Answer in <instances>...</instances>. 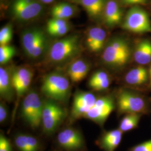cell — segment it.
Instances as JSON below:
<instances>
[{"mask_svg": "<svg viewBox=\"0 0 151 151\" xmlns=\"http://www.w3.org/2000/svg\"><path fill=\"white\" fill-rule=\"evenodd\" d=\"M80 50L79 36L75 34L68 35L55 41L49 46V59L55 64L63 63L76 57Z\"/></svg>", "mask_w": 151, "mask_h": 151, "instance_id": "1", "label": "cell"}, {"mask_svg": "<svg viewBox=\"0 0 151 151\" xmlns=\"http://www.w3.org/2000/svg\"><path fill=\"white\" fill-rule=\"evenodd\" d=\"M21 43L25 54L32 60L40 58L49 47L45 32L38 27L24 30L21 35Z\"/></svg>", "mask_w": 151, "mask_h": 151, "instance_id": "2", "label": "cell"}, {"mask_svg": "<svg viewBox=\"0 0 151 151\" xmlns=\"http://www.w3.org/2000/svg\"><path fill=\"white\" fill-rule=\"evenodd\" d=\"M41 90L52 101H64L67 99L70 90V81L62 73L52 72L44 76Z\"/></svg>", "mask_w": 151, "mask_h": 151, "instance_id": "3", "label": "cell"}, {"mask_svg": "<svg viewBox=\"0 0 151 151\" xmlns=\"http://www.w3.org/2000/svg\"><path fill=\"white\" fill-rule=\"evenodd\" d=\"M130 57L128 43L122 38L111 39L104 49L102 59L110 66L120 67L126 65Z\"/></svg>", "mask_w": 151, "mask_h": 151, "instance_id": "4", "label": "cell"}, {"mask_svg": "<svg viewBox=\"0 0 151 151\" xmlns=\"http://www.w3.org/2000/svg\"><path fill=\"white\" fill-rule=\"evenodd\" d=\"M44 7L39 0H12L10 13L17 21L27 22L40 16Z\"/></svg>", "mask_w": 151, "mask_h": 151, "instance_id": "5", "label": "cell"}, {"mask_svg": "<svg viewBox=\"0 0 151 151\" xmlns=\"http://www.w3.org/2000/svg\"><path fill=\"white\" fill-rule=\"evenodd\" d=\"M122 27L130 32L147 33L151 32V21L147 12L144 9L139 6H134L127 12Z\"/></svg>", "mask_w": 151, "mask_h": 151, "instance_id": "6", "label": "cell"}, {"mask_svg": "<svg viewBox=\"0 0 151 151\" xmlns=\"http://www.w3.org/2000/svg\"><path fill=\"white\" fill-rule=\"evenodd\" d=\"M43 103L35 91L30 92L22 103V115L30 127L35 129L42 123Z\"/></svg>", "mask_w": 151, "mask_h": 151, "instance_id": "7", "label": "cell"}, {"mask_svg": "<svg viewBox=\"0 0 151 151\" xmlns=\"http://www.w3.org/2000/svg\"><path fill=\"white\" fill-rule=\"evenodd\" d=\"M63 108L54 101H47L43 103L42 123L44 131L47 134L54 132L65 118Z\"/></svg>", "mask_w": 151, "mask_h": 151, "instance_id": "8", "label": "cell"}, {"mask_svg": "<svg viewBox=\"0 0 151 151\" xmlns=\"http://www.w3.org/2000/svg\"><path fill=\"white\" fill-rule=\"evenodd\" d=\"M117 104L120 113L138 114L146 109V103L143 98L127 91L121 92L118 95Z\"/></svg>", "mask_w": 151, "mask_h": 151, "instance_id": "9", "label": "cell"}, {"mask_svg": "<svg viewBox=\"0 0 151 151\" xmlns=\"http://www.w3.org/2000/svg\"><path fill=\"white\" fill-rule=\"evenodd\" d=\"M114 108L113 101L110 97H100L96 99L93 106L84 117L96 123H101L108 118Z\"/></svg>", "mask_w": 151, "mask_h": 151, "instance_id": "10", "label": "cell"}, {"mask_svg": "<svg viewBox=\"0 0 151 151\" xmlns=\"http://www.w3.org/2000/svg\"><path fill=\"white\" fill-rule=\"evenodd\" d=\"M95 95L88 92H78L73 99L72 115L74 118L84 117L95 105Z\"/></svg>", "mask_w": 151, "mask_h": 151, "instance_id": "11", "label": "cell"}, {"mask_svg": "<svg viewBox=\"0 0 151 151\" xmlns=\"http://www.w3.org/2000/svg\"><path fill=\"white\" fill-rule=\"evenodd\" d=\"M57 139L60 146L68 151L78 150L84 143L81 133L73 128H67L61 131Z\"/></svg>", "mask_w": 151, "mask_h": 151, "instance_id": "12", "label": "cell"}, {"mask_svg": "<svg viewBox=\"0 0 151 151\" xmlns=\"http://www.w3.org/2000/svg\"><path fill=\"white\" fill-rule=\"evenodd\" d=\"M106 32L101 27H93L88 31L86 44L88 50L97 53L103 50L106 39Z\"/></svg>", "mask_w": 151, "mask_h": 151, "instance_id": "13", "label": "cell"}, {"mask_svg": "<svg viewBox=\"0 0 151 151\" xmlns=\"http://www.w3.org/2000/svg\"><path fill=\"white\" fill-rule=\"evenodd\" d=\"M103 19L109 27H113L122 22L123 12L115 0H108L103 12Z\"/></svg>", "mask_w": 151, "mask_h": 151, "instance_id": "14", "label": "cell"}, {"mask_svg": "<svg viewBox=\"0 0 151 151\" xmlns=\"http://www.w3.org/2000/svg\"><path fill=\"white\" fill-rule=\"evenodd\" d=\"M15 89L12 80L11 70L3 67L0 68V95L2 99L11 101L14 96Z\"/></svg>", "mask_w": 151, "mask_h": 151, "instance_id": "15", "label": "cell"}, {"mask_svg": "<svg viewBox=\"0 0 151 151\" xmlns=\"http://www.w3.org/2000/svg\"><path fill=\"white\" fill-rule=\"evenodd\" d=\"M90 70V65L85 60H76L69 65L67 70L68 76L73 83H78L83 80Z\"/></svg>", "mask_w": 151, "mask_h": 151, "instance_id": "16", "label": "cell"}, {"mask_svg": "<svg viewBox=\"0 0 151 151\" xmlns=\"http://www.w3.org/2000/svg\"><path fill=\"white\" fill-rule=\"evenodd\" d=\"M47 32L53 37H62L70 32V25L68 20L52 18L47 23Z\"/></svg>", "mask_w": 151, "mask_h": 151, "instance_id": "17", "label": "cell"}, {"mask_svg": "<svg viewBox=\"0 0 151 151\" xmlns=\"http://www.w3.org/2000/svg\"><path fill=\"white\" fill-rule=\"evenodd\" d=\"M134 59L139 65H148L151 62V42L145 39L140 41L135 47Z\"/></svg>", "mask_w": 151, "mask_h": 151, "instance_id": "18", "label": "cell"}, {"mask_svg": "<svg viewBox=\"0 0 151 151\" xmlns=\"http://www.w3.org/2000/svg\"><path fill=\"white\" fill-rule=\"evenodd\" d=\"M106 2V0H79L78 2L86 11L88 16L96 19L103 15Z\"/></svg>", "mask_w": 151, "mask_h": 151, "instance_id": "19", "label": "cell"}, {"mask_svg": "<svg viewBox=\"0 0 151 151\" xmlns=\"http://www.w3.org/2000/svg\"><path fill=\"white\" fill-rule=\"evenodd\" d=\"M52 18L68 20L77 13L75 6L67 2H60L53 6L51 9Z\"/></svg>", "mask_w": 151, "mask_h": 151, "instance_id": "20", "label": "cell"}, {"mask_svg": "<svg viewBox=\"0 0 151 151\" xmlns=\"http://www.w3.org/2000/svg\"><path fill=\"white\" fill-rule=\"evenodd\" d=\"M122 134L123 132L119 129L105 133L100 141L102 148L106 151H114L121 142Z\"/></svg>", "mask_w": 151, "mask_h": 151, "instance_id": "21", "label": "cell"}, {"mask_svg": "<svg viewBox=\"0 0 151 151\" xmlns=\"http://www.w3.org/2000/svg\"><path fill=\"white\" fill-rule=\"evenodd\" d=\"M148 74L145 68L139 66L130 70L125 76V81L130 85L139 86L148 80Z\"/></svg>", "mask_w": 151, "mask_h": 151, "instance_id": "22", "label": "cell"}, {"mask_svg": "<svg viewBox=\"0 0 151 151\" xmlns=\"http://www.w3.org/2000/svg\"><path fill=\"white\" fill-rule=\"evenodd\" d=\"M139 120L138 114H128L122 120L119 125V129L122 132H128L137 127Z\"/></svg>", "mask_w": 151, "mask_h": 151, "instance_id": "23", "label": "cell"}, {"mask_svg": "<svg viewBox=\"0 0 151 151\" xmlns=\"http://www.w3.org/2000/svg\"><path fill=\"white\" fill-rule=\"evenodd\" d=\"M16 54V49L11 45H0V63L5 65L8 63Z\"/></svg>", "mask_w": 151, "mask_h": 151, "instance_id": "24", "label": "cell"}, {"mask_svg": "<svg viewBox=\"0 0 151 151\" xmlns=\"http://www.w3.org/2000/svg\"><path fill=\"white\" fill-rule=\"evenodd\" d=\"M13 37V29L11 24H6L0 30V45H9Z\"/></svg>", "mask_w": 151, "mask_h": 151, "instance_id": "25", "label": "cell"}, {"mask_svg": "<svg viewBox=\"0 0 151 151\" xmlns=\"http://www.w3.org/2000/svg\"><path fill=\"white\" fill-rule=\"evenodd\" d=\"M108 78H109V76L106 72L103 70L97 71L94 73L90 78L88 82V85L92 88L93 86L100 83V82L104 81Z\"/></svg>", "mask_w": 151, "mask_h": 151, "instance_id": "26", "label": "cell"}, {"mask_svg": "<svg viewBox=\"0 0 151 151\" xmlns=\"http://www.w3.org/2000/svg\"><path fill=\"white\" fill-rule=\"evenodd\" d=\"M15 143L19 151H29L27 144V135L20 134L16 136Z\"/></svg>", "mask_w": 151, "mask_h": 151, "instance_id": "27", "label": "cell"}, {"mask_svg": "<svg viewBox=\"0 0 151 151\" xmlns=\"http://www.w3.org/2000/svg\"><path fill=\"white\" fill-rule=\"evenodd\" d=\"M27 141L29 151H38L39 143L36 138L32 135H27Z\"/></svg>", "mask_w": 151, "mask_h": 151, "instance_id": "28", "label": "cell"}, {"mask_svg": "<svg viewBox=\"0 0 151 151\" xmlns=\"http://www.w3.org/2000/svg\"><path fill=\"white\" fill-rule=\"evenodd\" d=\"M0 151H12L9 141L2 134L0 136Z\"/></svg>", "mask_w": 151, "mask_h": 151, "instance_id": "29", "label": "cell"}, {"mask_svg": "<svg viewBox=\"0 0 151 151\" xmlns=\"http://www.w3.org/2000/svg\"><path fill=\"white\" fill-rule=\"evenodd\" d=\"M110 78H108L95 85L92 87V88L96 91H103L107 89L110 86Z\"/></svg>", "mask_w": 151, "mask_h": 151, "instance_id": "30", "label": "cell"}, {"mask_svg": "<svg viewBox=\"0 0 151 151\" xmlns=\"http://www.w3.org/2000/svg\"><path fill=\"white\" fill-rule=\"evenodd\" d=\"M132 151H151V140L135 146Z\"/></svg>", "mask_w": 151, "mask_h": 151, "instance_id": "31", "label": "cell"}, {"mask_svg": "<svg viewBox=\"0 0 151 151\" xmlns=\"http://www.w3.org/2000/svg\"><path fill=\"white\" fill-rule=\"evenodd\" d=\"M148 0H120L122 4L125 6H138L144 5L147 2Z\"/></svg>", "mask_w": 151, "mask_h": 151, "instance_id": "32", "label": "cell"}, {"mask_svg": "<svg viewBox=\"0 0 151 151\" xmlns=\"http://www.w3.org/2000/svg\"><path fill=\"white\" fill-rule=\"evenodd\" d=\"M8 114V111L7 108L5 104L4 103H1L0 104V122L1 123L4 122L7 117Z\"/></svg>", "mask_w": 151, "mask_h": 151, "instance_id": "33", "label": "cell"}, {"mask_svg": "<svg viewBox=\"0 0 151 151\" xmlns=\"http://www.w3.org/2000/svg\"><path fill=\"white\" fill-rule=\"evenodd\" d=\"M43 4H49L53 2L54 0H39Z\"/></svg>", "mask_w": 151, "mask_h": 151, "instance_id": "34", "label": "cell"}, {"mask_svg": "<svg viewBox=\"0 0 151 151\" xmlns=\"http://www.w3.org/2000/svg\"><path fill=\"white\" fill-rule=\"evenodd\" d=\"M149 73H150V85L151 86V67H150V72H149Z\"/></svg>", "mask_w": 151, "mask_h": 151, "instance_id": "35", "label": "cell"}, {"mask_svg": "<svg viewBox=\"0 0 151 151\" xmlns=\"http://www.w3.org/2000/svg\"><path fill=\"white\" fill-rule=\"evenodd\" d=\"M73 1H76V2H78L79 0H73Z\"/></svg>", "mask_w": 151, "mask_h": 151, "instance_id": "36", "label": "cell"}]
</instances>
